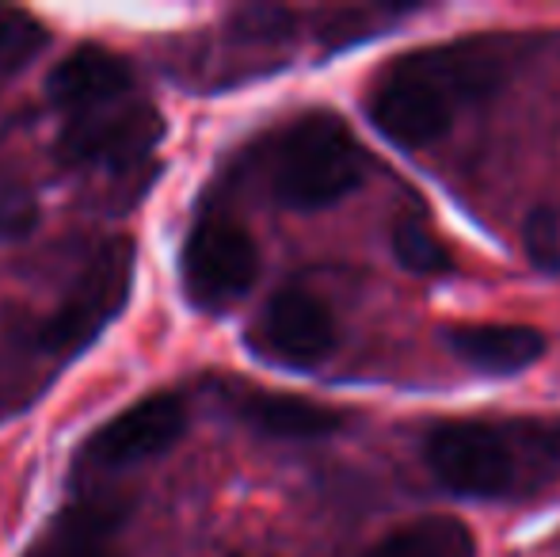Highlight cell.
Instances as JSON below:
<instances>
[{
	"label": "cell",
	"mask_w": 560,
	"mask_h": 557,
	"mask_svg": "<svg viewBox=\"0 0 560 557\" xmlns=\"http://www.w3.org/2000/svg\"><path fill=\"white\" fill-rule=\"evenodd\" d=\"M500 69L503 58L485 43L405 54L370 89V119L393 146L423 149L446 135L457 107L495 92Z\"/></svg>",
	"instance_id": "1"
},
{
	"label": "cell",
	"mask_w": 560,
	"mask_h": 557,
	"mask_svg": "<svg viewBox=\"0 0 560 557\" xmlns=\"http://www.w3.org/2000/svg\"><path fill=\"white\" fill-rule=\"evenodd\" d=\"M362 169L366 156L351 127L332 112H310L282 135L271 179L287 207L325 210L359 187Z\"/></svg>",
	"instance_id": "2"
},
{
	"label": "cell",
	"mask_w": 560,
	"mask_h": 557,
	"mask_svg": "<svg viewBox=\"0 0 560 557\" xmlns=\"http://www.w3.org/2000/svg\"><path fill=\"white\" fill-rule=\"evenodd\" d=\"M133 279V248L130 241H107L69 287L61 305L38 328V348L54 356H77L84 351L107 321L118 317Z\"/></svg>",
	"instance_id": "3"
},
{
	"label": "cell",
	"mask_w": 560,
	"mask_h": 557,
	"mask_svg": "<svg viewBox=\"0 0 560 557\" xmlns=\"http://www.w3.org/2000/svg\"><path fill=\"white\" fill-rule=\"evenodd\" d=\"M184 290L199 310H222L248 294L259 276V248L241 222L222 214L199 218L179 256Z\"/></svg>",
	"instance_id": "4"
},
{
	"label": "cell",
	"mask_w": 560,
	"mask_h": 557,
	"mask_svg": "<svg viewBox=\"0 0 560 557\" xmlns=\"http://www.w3.org/2000/svg\"><path fill=\"white\" fill-rule=\"evenodd\" d=\"M431 474L457 497L492 500L503 497L515 481V454L495 436L492 428L480 423H443L423 443Z\"/></svg>",
	"instance_id": "5"
},
{
	"label": "cell",
	"mask_w": 560,
	"mask_h": 557,
	"mask_svg": "<svg viewBox=\"0 0 560 557\" xmlns=\"http://www.w3.org/2000/svg\"><path fill=\"white\" fill-rule=\"evenodd\" d=\"M187 431V402L179 394H149L122 409L118 417L100 423L84 443L81 459L89 466L122 469L145 462L176 446Z\"/></svg>",
	"instance_id": "6"
},
{
	"label": "cell",
	"mask_w": 560,
	"mask_h": 557,
	"mask_svg": "<svg viewBox=\"0 0 560 557\" xmlns=\"http://www.w3.org/2000/svg\"><path fill=\"white\" fill-rule=\"evenodd\" d=\"M164 119L156 107L130 104V107H104V112L77 115L66 127L58 149L61 161L81 164V169H126V164L149 156V149L161 141Z\"/></svg>",
	"instance_id": "7"
},
{
	"label": "cell",
	"mask_w": 560,
	"mask_h": 557,
	"mask_svg": "<svg viewBox=\"0 0 560 557\" xmlns=\"http://www.w3.org/2000/svg\"><path fill=\"white\" fill-rule=\"evenodd\" d=\"M252 340L264 356L290 367H317L325 363L339 344L336 317L317 294L302 287H287L264 305Z\"/></svg>",
	"instance_id": "8"
},
{
	"label": "cell",
	"mask_w": 560,
	"mask_h": 557,
	"mask_svg": "<svg viewBox=\"0 0 560 557\" xmlns=\"http://www.w3.org/2000/svg\"><path fill=\"white\" fill-rule=\"evenodd\" d=\"M130 81L133 77H130L126 58L89 43V46L69 50L66 58L50 69V77H46V96H50L54 107H66L77 119V115L104 112L115 100H122Z\"/></svg>",
	"instance_id": "9"
},
{
	"label": "cell",
	"mask_w": 560,
	"mask_h": 557,
	"mask_svg": "<svg viewBox=\"0 0 560 557\" xmlns=\"http://www.w3.org/2000/svg\"><path fill=\"white\" fill-rule=\"evenodd\" d=\"M236 413L248 428H256L267 439H290V443H313L343 431L347 417L332 405L310 402L298 394H264L252 390L236 402Z\"/></svg>",
	"instance_id": "10"
},
{
	"label": "cell",
	"mask_w": 560,
	"mask_h": 557,
	"mask_svg": "<svg viewBox=\"0 0 560 557\" xmlns=\"http://www.w3.org/2000/svg\"><path fill=\"white\" fill-rule=\"evenodd\" d=\"M446 344L462 363L485 374H518L546 356V336L530 325H457Z\"/></svg>",
	"instance_id": "11"
},
{
	"label": "cell",
	"mask_w": 560,
	"mask_h": 557,
	"mask_svg": "<svg viewBox=\"0 0 560 557\" xmlns=\"http://www.w3.org/2000/svg\"><path fill=\"white\" fill-rule=\"evenodd\" d=\"M362 557H477V538L454 515H420L377 538Z\"/></svg>",
	"instance_id": "12"
},
{
	"label": "cell",
	"mask_w": 560,
	"mask_h": 557,
	"mask_svg": "<svg viewBox=\"0 0 560 557\" xmlns=\"http://www.w3.org/2000/svg\"><path fill=\"white\" fill-rule=\"evenodd\" d=\"M118 523V512L107 504H77L58 515L50 531L23 557H118L107 538Z\"/></svg>",
	"instance_id": "13"
},
{
	"label": "cell",
	"mask_w": 560,
	"mask_h": 557,
	"mask_svg": "<svg viewBox=\"0 0 560 557\" xmlns=\"http://www.w3.org/2000/svg\"><path fill=\"white\" fill-rule=\"evenodd\" d=\"M393 256L412 276H446L454 268V260H450L443 241L435 237V230L423 218L412 214H400L393 222Z\"/></svg>",
	"instance_id": "14"
},
{
	"label": "cell",
	"mask_w": 560,
	"mask_h": 557,
	"mask_svg": "<svg viewBox=\"0 0 560 557\" xmlns=\"http://www.w3.org/2000/svg\"><path fill=\"white\" fill-rule=\"evenodd\" d=\"M50 43V31L20 8L0 12V73H20L23 66L38 58Z\"/></svg>",
	"instance_id": "15"
},
{
	"label": "cell",
	"mask_w": 560,
	"mask_h": 557,
	"mask_svg": "<svg viewBox=\"0 0 560 557\" xmlns=\"http://www.w3.org/2000/svg\"><path fill=\"white\" fill-rule=\"evenodd\" d=\"M526 260L546 276H560V202H541L523 225Z\"/></svg>",
	"instance_id": "16"
},
{
	"label": "cell",
	"mask_w": 560,
	"mask_h": 557,
	"mask_svg": "<svg viewBox=\"0 0 560 557\" xmlns=\"http://www.w3.org/2000/svg\"><path fill=\"white\" fill-rule=\"evenodd\" d=\"M38 225V199L27 179L0 172V241H20Z\"/></svg>",
	"instance_id": "17"
}]
</instances>
